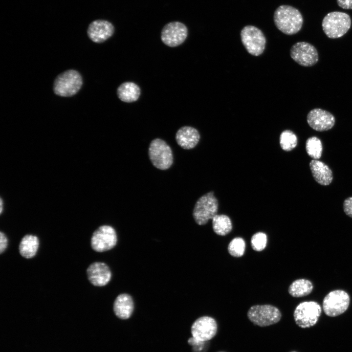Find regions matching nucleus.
Here are the masks:
<instances>
[{"instance_id": "1", "label": "nucleus", "mask_w": 352, "mask_h": 352, "mask_svg": "<svg viewBox=\"0 0 352 352\" xmlns=\"http://www.w3.org/2000/svg\"><path fill=\"white\" fill-rule=\"evenodd\" d=\"M273 21L277 29L287 35L298 33L303 23V18L300 11L288 5H281L276 8Z\"/></svg>"}, {"instance_id": "2", "label": "nucleus", "mask_w": 352, "mask_h": 352, "mask_svg": "<svg viewBox=\"0 0 352 352\" xmlns=\"http://www.w3.org/2000/svg\"><path fill=\"white\" fill-rule=\"evenodd\" d=\"M351 26L350 16L347 13L333 11L327 14L322 22V29L326 35L330 39L344 36Z\"/></svg>"}, {"instance_id": "3", "label": "nucleus", "mask_w": 352, "mask_h": 352, "mask_svg": "<svg viewBox=\"0 0 352 352\" xmlns=\"http://www.w3.org/2000/svg\"><path fill=\"white\" fill-rule=\"evenodd\" d=\"M218 207V201L213 191L204 194L195 205L193 211L195 221L200 225L205 224L217 215Z\"/></svg>"}, {"instance_id": "4", "label": "nucleus", "mask_w": 352, "mask_h": 352, "mask_svg": "<svg viewBox=\"0 0 352 352\" xmlns=\"http://www.w3.org/2000/svg\"><path fill=\"white\" fill-rule=\"evenodd\" d=\"M82 78L76 70H68L59 75L55 80L53 90L55 93L63 97L75 94L82 85Z\"/></svg>"}, {"instance_id": "5", "label": "nucleus", "mask_w": 352, "mask_h": 352, "mask_svg": "<svg viewBox=\"0 0 352 352\" xmlns=\"http://www.w3.org/2000/svg\"><path fill=\"white\" fill-rule=\"evenodd\" d=\"M249 320L259 327H266L278 323L282 317L280 310L270 305L252 306L247 313Z\"/></svg>"}, {"instance_id": "6", "label": "nucleus", "mask_w": 352, "mask_h": 352, "mask_svg": "<svg viewBox=\"0 0 352 352\" xmlns=\"http://www.w3.org/2000/svg\"><path fill=\"white\" fill-rule=\"evenodd\" d=\"M321 312V307L317 302H303L297 306L294 311V321L300 328H310L317 323Z\"/></svg>"}, {"instance_id": "7", "label": "nucleus", "mask_w": 352, "mask_h": 352, "mask_svg": "<svg viewBox=\"0 0 352 352\" xmlns=\"http://www.w3.org/2000/svg\"><path fill=\"white\" fill-rule=\"evenodd\" d=\"M240 36L242 44L249 54L258 56L263 53L265 47L266 38L261 29L247 25L242 29Z\"/></svg>"}, {"instance_id": "8", "label": "nucleus", "mask_w": 352, "mask_h": 352, "mask_svg": "<svg viewBox=\"0 0 352 352\" xmlns=\"http://www.w3.org/2000/svg\"><path fill=\"white\" fill-rule=\"evenodd\" d=\"M149 156L153 165L160 170H167L173 163L171 148L165 141L159 138H155L151 142Z\"/></svg>"}, {"instance_id": "9", "label": "nucleus", "mask_w": 352, "mask_h": 352, "mask_svg": "<svg viewBox=\"0 0 352 352\" xmlns=\"http://www.w3.org/2000/svg\"><path fill=\"white\" fill-rule=\"evenodd\" d=\"M350 302V296L347 292L341 289L332 290L324 297L323 309L327 316L335 317L347 310Z\"/></svg>"}, {"instance_id": "10", "label": "nucleus", "mask_w": 352, "mask_h": 352, "mask_svg": "<svg viewBox=\"0 0 352 352\" xmlns=\"http://www.w3.org/2000/svg\"><path fill=\"white\" fill-rule=\"evenodd\" d=\"M117 241V234L114 229L110 225L100 226L93 233L90 244L93 250L103 252L113 248Z\"/></svg>"}, {"instance_id": "11", "label": "nucleus", "mask_w": 352, "mask_h": 352, "mask_svg": "<svg viewBox=\"0 0 352 352\" xmlns=\"http://www.w3.org/2000/svg\"><path fill=\"white\" fill-rule=\"evenodd\" d=\"M290 55L295 62L303 66H313L319 60L316 48L306 42H299L294 44L290 48Z\"/></svg>"}, {"instance_id": "12", "label": "nucleus", "mask_w": 352, "mask_h": 352, "mask_svg": "<svg viewBox=\"0 0 352 352\" xmlns=\"http://www.w3.org/2000/svg\"><path fill=\"white\" fill-rule=\"evenodd\" d=\"M188 35V29L183 23L179 22H171L166 24L161 33L162 42L170 47L181 44Z\"/></svg>"}, {"instance_id": "13", "label": "nucleus", "mask_w": 352, "mask_h": 352, "mask_svg": "<svg viewBox=\"0 0 352 352\" xmlns=\"http://www.w3.org/2000/svg\"><path fill=\"white\" fill-rule=\"evenodd\" d=\"M218 325L216 321L210 316L199 317L193 323L191 331L192 336L200 341H208L216 334Z\"/></svg>"}, {"instance_id": "14", "label": "nucleus", "mask_w": 352, "mask_h": 352, "mask_svg": "<svg viewBox=\"0 0 352 352\" xmlns=\"http://www.w3.org/2000/svg\"><path fill=\"white\" fill-rule=\"evenodd\" d=\"M307 121L314 130L324 132L331 129L334 125L335 119L330 112L320 108H315L308 113Z\"/></svg>"}, {"instance_id": "15", "label": "nucleus", "mask_w": 352, "mask_h": 352, "mask_svg": "<svg viewBox=\"0 0 352 352\" xmlns=\"http://www.w3.org/2000/svg\"><path fill=\"white\" fill-rule=\"evenodd\" d=\"M87 275L90 283L94 286H106L110 281L111 272L108 265L102 262H94L87 269Z\"/></svg>"}, {"instance_id": "16", "label": "nucleus", "mask_w": 352, "mask_h": 352, "mask_svg": "<svg viewBox=\"0 0 352 352\" xmlns=\"http://www.w3.org/2000/svg\"><path fill=\"white\" fill-rule=\"evenodd\" d=\"M113 33V25L105 20H96L92 22L88 29L89 38L96 43L104 42L110 38Z\"/></svg>"}, {"instance_id": "17", "label": "nucleus", "mask_w": 352, "mask_h": 352, "mask_svg": "<svg viewBox=\"0 0 352 352\" xmlns=\"http://www.w3.org/2000/svg\"><path fill=\"white\" fill-rule=\"evenodd\" d=\"M200 135L198 131L190 126H183L177 131L176 139L177 143L184 149L194 148L198 143Z\"/></svg>"}, {"instance_id": "18", "label": "nucleus", "mask_w": 352, "mask_h": 352, "mask_svg": "<svg viewBox=\"0 0 352 352\" xmlns=\"http://www.w3.org/2000/svg\"><path fill=\"white\" fill-rule=\"evenodd\" d=\"M309 165L313 177L318 183L324 186L331 183L333 180L332 172L326 164L318 159H312Z\"/></svg>"}, {"instance_id": "19", "label": "nucleus", "mask_w": 352, "mask_h": 352, "mask_svg": "<svg viewBox=\"0 0 352 352\" xmlns=\"http://www.w3.org/2000/svg\"><path fill=\"white\" fill-rule=\"evenodd\" d=\"M133 300L127 293L119 294L114 300L113 311L115 315L121 319L129 318L133 312Z\"/></svg>"}, {"instance_id": "20", "label": "nucleus", "mask_w": 352, "mask_h": 352, "mask_svg": "<svg viewBox=\"0 0 352 352\" xmlns=\"http://www.w3.org/2000/svg\"><path fill=\"white\" fill-rule=\"evenodd\" d=\"M140 94L141 90L139 87L132 82L123 83L117 89V95L119 99L126 103H132L137 101Z\"/></svg>"}, {"instance_id": "21", "label": "nucleus", "mask_w": 352, "mask_h": 352, "mask_svg": "<svg viewBox=\"0 0 352 352\" xmlns=\"http://www.w3.org/2000/svg\"><path fill=\"white\" fill-rule=\"evenodd\" d=\"M39 246L38 238L33 235H26L21 240L19 246L21 255L26 259L33 258L37 253Z\"/></svg>"}, {"instance_id": "22", "label": "nucleus", "mask_w": 352, "mask_h": 352, "mask_svg": "<svg viewBox=\"0 0 352 352\" xmlns=\"http://www.w3.org/2000/svg\"><path fill=\"white\" fill-rule=\"evenodd\" d=\"M312 283L305 279L294 281L288 287V292L294 297H302L309 294L312 291Z\"/></svg>"}, {"instance_id": "23", "label": "nucleus", "mask_w": 352, "mask_h": 352, "mask_svg": "<svg viewBox=\"0 0 352 352\" xmlns=\"http://www.w3.org/2000/svg\"><path fill=\"white\" fill-rule=\"evenodd\" d=\"M212 220L213 229L217 235L225 236L232 230V222L227 215L217 214Z\"/></svg>"}, {"instance_id": "24", "label": "nucleus", "mask_w": 352, "mask_h": 352, "mask_svg": "<svg viewBox=\"0 0 352 352\" xmlns=\"http://www.w3.org/2000/svg\"><path fill=\"white\" fill-rule=\"evenodd\" d=\"M308 154L313 159H318L322 155L323 147L321 141L316 136L308 138L306 142Z\"/></svg>"}, {"instance_id": "25", "label": "nucleus", "mask_w": 352, "mask_h": 352, "mask_svg": "<svg viewBox=\"0 0 352 352\" xmlns=\"http://www.w3.org/2000/svg\"><path fill=\"white\" fill-rule=\"evenodd\" d=\"M297 137L289 130L284 131L280 136V145L282 149L289 152L294 149L297 145Z\"/></svg>"}, {"instance_id": "26", "label": "nucleus", "mask_w": 352, "mask_h": 352, "mask_svg": "<svg viewBox=\"0 0 352 352\" xmlns=\"http://www.w3.org/2000/svg\"><path fill=\"white\" fill-rule=\"evenodd\" d=\"M245 242L244 240L241 237L234 238L229 243L228 251L232 256L240 257L242 256L245 251Z\"/></svg>"}, {"instance_id": "27", "label": "nucleus", "mask_w": 352, "mask_h": 352, "mask_svg": "<svg viewBox=\"0 0 352 352\" xmlns=\"http://www.w3.org/2000/svg\"><path fill=\"white\" fill-rule=\"evenodd\" d=\"M267 243L266 235L261 232L254 234L251 239V245L253 250L256 251L263 250Z\"/></svg>"}, {"instance_id": "28", "label": "nucleus", "mask_w": 352, "mask_h": 352, "mask_svg": "<svg viewBox=\"0 0 352 352\" xmlns=\"http://www.w3.org/2000/svg\"><path fill=\"white\" fill-rule=\"evenodd\" d=\"M207 342L198 341L193 337L188 340V344L193 347V352H205L207 348Z\"/></svg>"}, {"instance_id": "29", "label": "nucleus", "mask_w": 352, "mask_h": 352, "mask_svg": "<svg viewBox=\"0 0 352 352\" xmlns=\"http://www.w3.org/2000/svg\"><path fill=\"white\" fill-rule=\"evenodd\" d=\"M343 210L345 213L352 218V197L346 198L343 202Z\"/></svg>"}, {"instance_id": "30", "label": "nucleus", "mask_w": 352, "mask_h": 352, "mask_svg": "<svg viewBox=\"0 0 352 352\" xmlns=\"http://www.w3.org/2000/svg\"><path fill=\"white\" fill-rule=\"evenodd\" d=\"M8 239L6 235L2 231L0 233V253L2 254L7 247Z\"/></svg>"}, {"instance_id": "31", "label": "nucleus", "mask_w": 352, "mask_h": 352, "mask_svg": "<svg viewBox=\"0 0 352 352\" xmlns=\"http://www.w3.org/2000/svg\"><path fill=\"white\" fill-rule=\"evenodd\" d=\"M337 4L344 9H352V0H336Z\"/></svg>"}, {"instance_id": "32", "label": "nucleus", "mask_w": 352, "mask_h": 352, "mask_svg": "<svg viewBox=\"0 0 352 352\" xmlns=\"http://www.w3.org/2000/svg\"><path fill=\"white\" fill-rule=\"evenodd\" d=\"M0 214H1V213L2 212V204H3L2 200L1 198L0 199Z\"/></svg>"}, {"instance_id": "33", "label": "nucleus", "mask_w": 352, "mask_h": 352, "mask_svg": "<svg viewBox=\"0 0 352 352\" xmlns=\"http://www.w3.org/2000/svg\"><path fill=\"white\" fill-rule=\"evenodd\" d=\"M295 352V351H292V352Z\"/></svg>"}, {"instance_id": "34", "label": "nucleus", "mask_w": 352, "mask_h": 352, "mask_svg": "<svg viewBox=\"0 0 352 352\" xmlns=\"http://www.w3.org/2000/svg\"></svg>"}]
</instances>
